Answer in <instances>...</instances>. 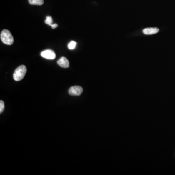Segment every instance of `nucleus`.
Masks as SVG:
<instances>
[{
    "label": "nucleus",
    "mask_w": 175,
    "mask_h": 175,
    "mask_svg": "<svg viewBox=\"0 0 175 175\" xmlns=\"http://www.w3.org/2000/svg\"><path fill=\"white\" fill-rule=\"evenodd\" d=\"M1 41L6 45H11L14 43V38L9 30L4 29L1 33Z\"/></svg>",
    "instance_id": "nucleus-1"
},
{
    "label": "nucleus",
    "mask_w": 175,
    "mask_h": 175,
    "mask_svg": "<svg viewBox=\"0 0 175 175\" xmlns=\"http://www.w3.org/2000/svg\"><path fill=\"white\" fill-rule=\"evenodd\" d=\"M51 26L52 27V28L53 29H55V28H56L58 26V24H53Z\"/></svg>",
    "instance_id": "nucleus-11"
},
{
    "label": "nucleus",
    "mask_w": 175,
    "mask_h": 175,
    "mask_svg": "<svg viewBox=\"0 0 175 175\" xmlns=\"http://www.w3.org/2000/svg\"><path fill=\"white\" fill-rule=\"evenodd\" d=\"M41 56L42 58L47 59H54L56 57V55L54 51L51 50H46L42 51L41 53Z\"/></svg>",
    "instance_id": "nucleus-4"
},
{
    "label": "nucleus",
    "mask_w": 175,
    "mask_h": 175,
    "mask_svg": "<svg viewBox=\"0 0 175 175\" xmlns=\"http://www.w3.org/2000/svg\"><path fill=\"white\" fill-rule=\"evenodd\" d=\"M4 109V103L2 100L0 101V113L1 114Z\"/></svg>",
    "instance_id": "nucleus-10"
},
{
    "label": "nucleus",
    "mask_w": 175,
    "mask_h": 175,
    "mask_svg": "<svg viewBox=\"0 0 175 175\" xmlns=\"http://www.w3.org/2000/svg\"><path fill=\"white\" fill-rule=\"evenodd\" d=\"M58 65L60 66L61 67L64 68H67L69 67V61L68 59L65 57H62L60 58L58 62H57Z\"/></svg>",
    "instance_id": "nucleus-5"
},
{
    "label": "nucleus",
    "mask_w": 175,
    "mask_h": 175,
    "mask_svg": "<svg viewBox=\"0 0 175 175\" xmlns=\"http://www.w3.org/2000/svg\"><path fill=\"white\" fill-rule=\"evenodd\" d=\"M83 88L79 86H74L69 89V94L73 96H79L82 93Z\"/></svg>",
    "instance_id": "nucleus-3"
},
{
    "label": "nucleus",
    "mask_w": 175,
    "mask_h": 175,
    "mask_svg": "<svg viewBox=\"0 0 175 175\" xmlns=\"http://www.w3.org/2000/svg\"><path fill=\"white\" fill-rule=\"evenodd\" d=\"M27 72L26 66L24 65H21L16 69L13 74V79L16 81H19L22 80L25 76Z\"/></svg>",
    "instance_id": "nucleus-2"
},
{
    "label": "nucleus",
    "mask_w": 175,
    "mask_h": 175,
    "mask_svg": "<svg viewBox=\"0 0 175 175\" xmlns=\"http://www.w3.org/2000/svg\"><path fill=\"white\" fill-rule=\"evenodd\" d=\"M28 2L31 5L41 6L44 4V0H28Z\"/></svg>",
    "instance_id": "nucleus-7"
},
{
    "label": "nucleus",
    "mask_w": 175,
    "mask_h": 175,
    "mask_svg": "<svg viewBox=\"0 0 175 175\" xmlns=\"http://www.w3.org/2000/svg\"><path fill=\"white\" fill-rule=\"evenodd\" d=\"M159 32V29L158 28H147L143 30V32L144 34L147 35H153L156 34Z\"/></svg>",
    "instance_id": "nucleus-6"
},
{
    "label": "nucleus",
    "mask_w": 175,
    "mask_h": 175,
    "mask_svg": "<svg viewBox=\"0 0 175 175\" xmlns=\"http://www.w3.org/2000/svg\"><path fill=\"white\" fill-rule=\"evenodd\" d=\"M45 24H46L48 25L51 26L53 24V19H52V17L51 16H47L46 20H45Z\"/></svg>",
    "instance_id": "nucleus-9"
},
{
    "label": "nucleus",
    "mask_w": 175,
    "mask_h": 175,
    "mask_svg": "<svg viewBox=\"0 0 175 175\" xmlns=\"http://www.w3.org/2000/svg\"><path fill=\"white\" fill-rule=\"evenodd\" d=\"M77 43L75 41H72L68 44V47L70 50H73L76 48Z\"/></svg>",
    "instance_id": "nucleus-8"
}]
</instances>
